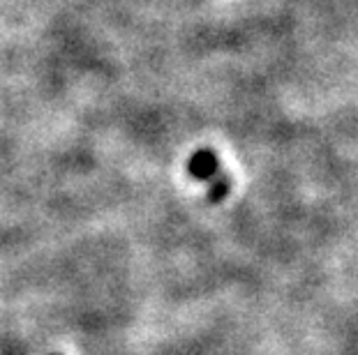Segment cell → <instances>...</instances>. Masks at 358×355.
Returning <instances> with one entry per match:
<instances>
[{"mask_svg":"<svg viewBox=\"0 0 358 355\" xmlns=\"http://www.w3.org/2000/svg\"><path fill=\"white\" fill-rule=\"evenodd\" d=\"M187 171H189V176H192V178L208 183V180H213L220 173L217 155L213 153V150H199V153H194L192 157H189Z\"/></svg>","mask_w":358,"mask_h":355,"instance_id":"1","label":"cell"},{"mask_svg":"<svg viewBox=\"0 0 358 355\" xmlns=\"http://www.w3.org/2000/svg\"><path fill=\"white\" fill-rule=\"evenodd\" d=\"M208 199L210 201H222L227 194H229V190H231V180H229V176H224V173H217L215 178L213 180H208Z\"/></svg>","mask_w":358,"mask_h":355,"instance_id":"2","label":"cell"}]
</instances>
